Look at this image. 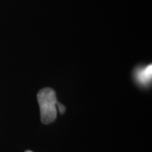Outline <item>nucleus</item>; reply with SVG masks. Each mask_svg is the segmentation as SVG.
I'll return each instance as SVG.
<instances>
[{"mask_svg": "<svg viewBox=\"0 0 152 152\" xmlns=\"http://www.w3.org/2000/svg\"><path fill=\"white\" fill-rule=\"evenodd\" d=\"M56 106H57V107H58V109L59 110V112L61 114L64 113V111H66L65 106H64V105H62L61 104H60L59 102H56Z\"/></svg>", "mask_w": 152, "mask_h": 152, "instance_id": "3", "label": "nucleus"}, {"mask_svg": "<svg viewBox=\"0 0 152 152\" xmlns=\"http://www.w3.org/2000/svg\"><path fill=\"white\" fill-rule=\"evenodd\" d=\"M151 75L152 68L151 64L147 67L139 69L136 73L137 79L139 83H140L142 85L149 84L151 80Z\"/></svg>", "mask_w": 152, "mask_h": 152, "instance_id": "2", "label": "nucleus"}, {"mask_svg": "<svg viewBox=\"0 0 152 152\" xmlns=\"http://www.w3.org/2000/svg\"><path fill=\"white\" fill-rule=\"evenodd\" d=\"M37 100L40 109L42 122L44 124L53 122L57 115V99L54 90L52 88L42 89L38 93Z\"/></svg>", "mask_w": 152, "mask_h": 152, "instance_id": "1", "label": "nucleus"}, {"mask_svg": "<svg viewBox=\"0 0 152 152\" xmlns=\"http://www.w3.org/2000/svg\"><path fill=\"white\" fill-rule=\"evenodd\" d=\"M26 152H33V151H26Z\"/></svg>", "mask_w": 152, "mask_h": 152, "instance_id": "4", "label": "nucleus"}]
</instances>
